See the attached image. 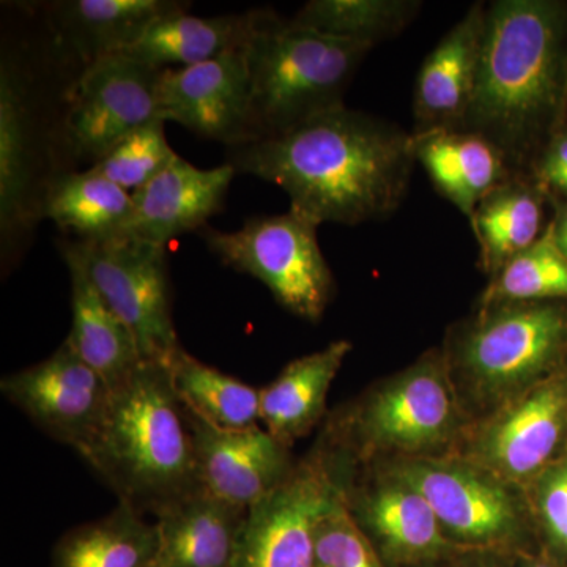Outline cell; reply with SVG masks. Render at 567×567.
I'll list each match as a JSON object with an SVG mask.
<instances>
[{
    "label": "cell",
    "instance_id": "14",
    "mask_svg": "<svg viewBox=\"0 0 567 567\" xmlns=\"http://www.w3.org/2000/svg\"><path fill=\"white\" fill-rule=\"evenodd\" d=\"M344 502L385 567L417 566L457 548L447 540L427 499L382 466L352 464Z\"/></svg>",
    "mask_w": 567,
    "mask_h": 567
},
{
    "label": "cell",
    "instance_id": "31",
    "mask_svg": "<svg viewBox=\"0 0 567 567\" xmlns=\"http://www.w3.org/2000/svg\"><path fill=\"white\" fill-rule=\"evenodd\" d=\"M567 301V257L555 238L554 226L503 265L481 292L476 305Z\"/></svg>",
    "mask_w": 567,
    "mask_h": 567
},
{
    "label": "cell",
    "instance_id": "33",
    "mask_svg": "<svg viewBox=\"0 0 567 567\" xmlns=\"http://www.w3.org/2000/svg\"><path fill=\"white\" fill-rule=\"evenodd\" d=\"M539 550L567 567V453L524 488Z\"/></svg>",
    "mask_w": 567,
    "mask_h": 567
},
{
    "label": "cell",
    "instance_id": "37",
    "mask_svg": "<svg viewBox=\"0 0 567 567\" xmlns=\"http://www.w3.org/2000/svg\"><path fill=\"white\" fill-rule=\"evenodd\" d=\"M554 218H551V226H554L555 238H557L559 248L566 254L567 257V203L555 204Z\"/></svg>",
    "mask_w": 567,
    "mask_h": 567
},
{
    "label": "cell",
    "instance_id": "4",
    "mask_svg": "<svg viewBox=\"0 0 567 567\" xmlns=\"http://www.w3.org/2000/svg\"><path fill=\"white\" fill-rule=\"evenodd\" d=\"M80 454L141 516L158 517L203 488L188 417L164 363L142 361L112 390L103 423Z\"/></svg>",
    "mask_w": 567,
    "mask_h": 567
},
{
    "label": "cell",
    "instance_id": "2",
    "mask_svg": "<svg viewBox=\"0 0 567 567\" xmlns=\"http://www.w3.org/2000/svg\"><path fill=\"white\" fill-rule=\"evenodd\" d=\"M566 115L567 3H487L475 93L458 132L491 142L514 177H529Z\"/></svg>",
    "mask_w": 567,
    "mask_h": 567
},
{
    "label": "cell",
    "instance_id": "34",
    "mask_svg": "<svg viewBox=\"0 0 567 567\" xmlns=\"http://www.w3.org/2000/svg\"><path fill=\"white\" fill-rule=\"evenodd\" d=\"M315 567H385L350 516L344 491L317 522Z\"/></svg>",
    "mask_w": 567,
    "mask_h": 567
},
{
    "label": "cell",
    "instance_id": "9",
    "mask_svg": "<svg viewBox=\"0 0 567 567\" xmlns=\"http://www.w3.org/2000/svg\"><path fill=\"white\" fill-rule=\"evenodd\" d=\"M317 227L289 210L256 216L233 233L205 226L199 234L224 265L259 279L286 311L316 323L336 292Z\"/></svg>",
    "mask_w": 567,
    "mask_h": 567
},
{
    "label": "cell",
    "instance_id": "7",
    "mask_svg": "<svg viewBox=\"0 0 567 567\" xmlns=\"http://www.w3.org/2000/svg\"><path fill=\"white\" fill-rule=\"evenodd\" d=\"M371 50L312 31L275 10H251L244 51L257 141L346 106L347 89Z\"/></svg>",
    "mask_w": 567,
    "mask_h": 567
},
{
    "label": "cell",
    "instance_id": "35",
    "mask_svg": "<svg viewBox=\"0 0 567 567\" xmlns=\"http://www.w3.org/2000/svg\"><path fill=\"white\" fill-rule=\"evenodd\" d=\"M529 178L543 189L548 203H567V125L561 126L537 156Z\"/></svg>",
    "mask_w": 567,
    "mask_h": 567
},
{
    "label": "cell",
    "instance_id": "6",
    "mask_svg": "<svg viewBox=\"0 0 567 567\" xmlns=\"http://www.w3.org/2000/svg\"><path fill=\"white\" fill-rule=\"evenodd\" d=\"M440 347L476 423L567 364V301L476 305Z\"/></svg>",
    "mask_w": 567,
    "mask_h": 567
},
{
    "label": "cell",
    "instance_id": "36",
    "mask_svg": "<svg viewBox=\"0 0 567 567\" xmlns=\"http://www.w3.org/2000/svg\"><path fill=\"white\" fill-rule=\"evenodd\" d=\"M518 555L502 551L457 547L442 557L429 559L413 567H514Z\"/></svg>",
    "mask_w": 567,
    "mask_h": 567
},
{
    "label": "cell",
    "instance_id": "13",
    "mask_svg": "<svg viewBox=\"0 0 567 567\" xmlns=\"http://www.w3.org/2000/svg\"><path fill=\"white\" fill-rule=\"evenodd\" d=\"M567 453V364L484 420L470 424L456 456L525 488Z\"/></svg>",
    "mask_w": 567,
    "mask_h": 567
},
{
    "label": "cell",
    "instance_id": "27",
    "mask_svg": "<svg viewBox=\"0 0 567 567\" xmlns=\"http://www.w3.org/2000/svg\"><path fill=\"white\" fill-rule=\"evenodd\" d=\"M133 212V194L92 169L55 177L43 203V219H51L76 240L125 235Z\"/></svg>",
    "mask_w": 567,
    "mask_h": 567
},
{
    "label": "cell",
    "instance_id": "26",
    "mask_svg": "<svg viewBox=\"0 0 567 567\" xmlns=\"http://www.w3.org/2000/svg\"><path fill=\"white\" fill-rule=\"evenodd\" d=\"M188 10L159 18L121 54L166 70L199 65L245 47L251 31V11L203 18L192 17Z\"/></svg>",
    "mask_w": 567,
    "mask_h": 567
},
{
    "label": "cell",
    "instance_id": "3",
    "mask_svg": "<svg viewBox=\"0 0 567 567\" xmlns=\"http://www.w3.org/2000/svg\"><path fill=\"white\" fill-rule=\"evenodd\" d=\"M32 10L33 29L9 24L0 47L3 274H10L31 246L52 181L69 173L62 156L63 106L66 89L82 71L54 43L37 7Z\"/></svg>",
    "mask_w": 567,
    "mask_h": 567
},
{
    "label": "cell",
    "instance_id": "39",
    "mask_svg": "<svg viewBox=\"0 0 567 567\" xmlns=\"http://www.w3.org/2000/svg\"><path fill=\"white\" fill-rule=\"evenodd\" d=\"M566 125H567V115H566Z\"/></svg>",
    "mask_w": 567,
    "mask_h": 567
},
{
    "label": "cell",
    "instance_id": "19",
    "mask_svg": "<svg viewBox=\"0 0 567 567\" xmlns=\"http://www.w3.org/2000/svg\"><path fill=\"white\" fill-rule=\"evenodd\" d=\"M235 174L229 163L199 169L177 156L133 193V218L125 235L166 248L181 235L199 233L223 210Z\"/></svg>",
    "mask_w": 567,
    "mask_h": 567
},
{
    "label": "cell",
    "instance_id": "12",
    "mask_svg": "<svg viewBox=\"0 0 567 567\" xmlns=\"http://www.w3.org/2000/svg\"><path fill=\"white\" fill-rule=\"evenodd\" d=\"M162 71L123 54L81 71L66 89L62 117L65 169L95 166L123 137L162 118Z\"/></svg>",
    "mask_w": 567,
    "mask_h": 567
},
{
    "label": "cell",
    "instance_id": "29",
    "mask_svg": "<svg viewBox=\"0 0 567 567\" xmlns=\"http://www.w3.org/2000/svg\"><path fill=\"white\" fill-rule=\"evenodd\" d=\"M171 383L186 412L219 429H246L260 423V390L178 347L167 361Z\"/></svg>",
    "mask_w": 567,
    "mask_h": 567
},
{
    "label": "cell",
    "instance_id": "32",
    "mask_svg": "<svg viewBox=\"0 0 567 567\" xmlns=\"http://www.w3.org/2000/svg\"><path fill=\"white\" fill-rule=\"evenodd\" d=\"M163 118L145 123L115 144L89 169L134 193L152 182L177 158L164 134Z\"/></svg>",
    "mask_w": 567,
    "mask_h": 567
},
{
    "label": "cell",
    "instance_id": "16",
    "mask_svg": "<svg viewBox=\"0 0 567 567\" xmlns=\"http://www.w3.org/2000/svg\"><path fill=\"white\" fill-rule=\"evenodd\" d=\"M158 95L164 122L227 148L257 141L244 48L199 65L163 70Z\"/></svg>",
    "mask_w": 567,
    "mask_h": 567
},
{
    "label": "cell",
    "instance_id": "11",
    "mask_svg": "<svg viewBox=\"0 0 567 567\" xmlns=\"http://www.w3.org/2000/svg\"><path fill=\"white\" fill-rule=\"evenodd\" d=\"M62 256L84 268L95 289L136 341L142 361L164 363L177 352L166 248L133 235L59 241Z\"/></svg>",
    "mask_w": 567,
    "mask_h": 567
},
{
    "label": "cell",
    "instance_id": "23",
    "mask_svg": "<svg viewBox=\"0 0 567 567\" xmlns=\"http://www.w3.org/2000/svg\"><path fill=\"white\" fill-rule=\"evenodd\" d=\"M412 153L436 192L468 219L487 193L514 177L491 142L458 130L412 133Z\"/></svg>",
    "mask_w": 567,
    "mask_h": 567
},
{
    "label": "cell",
    "instance_id": "17",
    "mask_svg": "<svg viewBox=\"0 0 567 567\" xmlns=\"http://www.w3.org/2000/svg\"><path fill=\"white\" fill-rule=\"evenodd\" d=\"M200 486L248 511L289 477L297 461L264 425L219 429L186 412Z\"/></svg>",
    "mask_w": 567,
    "mask_h": 567
},
{
    "label": "cell",
    "instance_id": "18",
    "mask_svg": "<svg viewBox=\"0 0 567 567\" xmlns=\"http://www.w3.org/2000/svg\"><path fill=\"white\" fill-rule=\"evenodd\" d=\"M192 3L177 0H59L37 7L63 54L81 70L121 54L153 22Z\"/></svg>",
    "mask_w": 567,
    "mask_h": 567
},
{
    "label": "cell",
    "instance_id": "22",
    "mask_svg": "<svg viewBox=\"0 0 567 567\" xmlns=\"http://www.w3.org/2000/svg\"><path fill=\"white\" fill-rule=\"evenodd\" d=\"M352 349L346 339L331 342L287 364L260 390V423L275 439L292 447L322 423L331 383Z\"/></svg>",
    "mask_w": 567,
    "mask_h": 567
},
{
    "label": "cell",
    "instance_id": "30",
    "mask_svg": "<svg viewBox=\"0 0 567 567\" xmlns=\"http://www.w3.org/2000/svg\"><path fill=\"white\" fill-rule=\"evenodd\" d=\"M420 0H311L292 18L297 24L374 48L416 20Z\"/></svg>",
    "mask_w": 567,
    "mask_h": 567
},
{
    "label": "cell",
    "instance_id": "8",
    "mask_svg": "<svg viewBox=\"0 0 567 567\" xmlns=\"http://www.w3.org/2000/svg\"><path fill=\"white\" fill-rule=\"evenodd\" d=\"M382 466L427 499L450 543L509 555L539 551L524 488L456 456L394 461Z\"/></svg>",
    "mask_w": 567,
    "mask_h": 567
},
{
    "label": "cell",
    "instance_id": "1",
    "mask_svg": "<svg viewBox=\"0 0 567 567\" xmlns=\"http://www.w3.org/2000/svg\"><path fill=\"white\" fill-rule=\"evenodd\" d=\"M241 174L289 194L290 210L317 224L357 226L401 207L412 183V133L385 118L338 107L279 136L229 148Z\"/></svg>",
    "mask_w": 567,
    "mask_h": 567
},
{
    "label": "cell",
    "instance_id": "25",
    "mask_svg": "<svg viewBox=\"0 0 567 567\" xmlns=\"http://www.w3.org/2000/svg\"><path fill=\"white\" fill-rule=\"evenodd\" d=\"M70 271L71 331L65 339L84 363L115 390L142 364L136 341L125 323L103 300L84 268L62 256Z\"/></svg>",
    "mask_w": 567,
    "mask_h": 567
},
{
    "label": "cell",
    "instance_id": "20",
    "mask_svg": "<svg viewBox=\"0 0 567 567\" xmlns=\"http://www.w3.org/2000/svg\"><path fill=\"white\" fill-rule=\"evenodd\" d=\"M486 2H475L429 52L413 89L412 133L458 130L480 73Z\"/></svg>",
    "mask_w": 567,
    "mask_h": 567
},
{
    "label": "cell",
    "instance_id": "10",
    "mask_svg": "<svg viewBox=\"0 0 567 567\" xmlns=\"http://www.w3.org/2000/svg\"><path fill=\"white\" fill-rule=\"evenodd\" d=\"M352 462L323 431L289 477L249 507L234 567H315L316 527Z\"/></svg>",
    "mask_w": 567,
    "mask_h": 567
},
{
    "label": "cell",
    "instance_id": "24",
    "mask_svg": "<svg viewBox=\"0 0 567 567\" xmlns=\"http://www.w3.org/2000/svg\"><path fill=\"white\" fill-rule=\"evenodd\" d=\"M547 205L546 194L529 177H511L481 199L468 221L487 279L543 237L550 223Z\"/></svg>",
    "mask_w": 567,
    "mask_h": 567
},
{
    "label": "cell",
    "instance_id": "5",
    "mask_svg": "<svg viewBox=\"0 0 567 567\" xmlns=\"http://www.w3.org/2000/svg\"><path fill=\"white\" fill-rule=\"evenodd\" d=\"M322 431L353 465L453 456L472 421L442 347L330 413Z\"/></svg>",
    "mask_w": 567,
    "mask_h": 567
},
{
    "label": "cell",
    "instance_id": "15",
    "mask_svg": "<svg viewBox=\"0 0 567 567\" xmlns=\"http://www.w3.org/2000/svg\"><path fill=\"white\" fill-rule=\"evenodd\" d=\"M0 391L44 434L78 453L99 431L112 398L103 377L66 341L41 363L3 377Z\"/></svg>",
    "mask_w": 567,
    "mask_h": 567
},
{
    "label": "cell",
    "instance_id": "28",
    "mask_svg": "<svg viewBox=\"0 0 567 567\" xmlns=\"http://www.w3.org/2000/svg\"><path fill=\"white\" fill-rule=\"evenodd\" d=\"M158 548L155 524L126 505L70 529L52 554V567H151Z\"/></svg>",
    "mask_w": 567,
    "mask_h": 567
},
{
    "label": "cell",
    "instance_id": "21",
    "mask_svg": "<svg viewBox=\"0 0 567 567\" xmlns=\"http://www.w3.org/2000/svg\"><path fill=\"white\" fill-rule=\"evenodd\" d=\"M246 513L199 488L156 517L151 567H234Z\"/></svg>",
    "mask_w": 567,
    "mask_h": 567
},
{
    "label": "cell",
    "instance_id": "38",
    "mask_svg": "<svg viewBox=\"0 0 567 567\" xmlns=\"http://www.w3.org/2000/svg\"><path fill=\"white\" fill-rule=\"evenodd\" d=\"M514 567H563L555 559L548 557L544 551H535V554L518 555Z\"/></svg>",
    "mask_w": 567,
    "mask_h": 567
}]
</instances>
